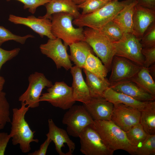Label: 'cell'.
Masks as SVG:
<instances>
[{
    "mask_svg": "<svg viewBox=\"0 0 155 155\" xmlns=\"http://www.w3.org/2000/svg\"><path fill=\"white\" fill-rule=\"evenodd\" d=\"M133 20V34L141 40L145 31L155 21V10L137 3L134 7Z\"/></svg>",
    "mask_w": 155,
    "mask_h": 155,
    "instance_id": "cell-17",
    "label": "cell"
},
{
    "mask_svg": "<svg viewBox=\"0 0 155 155\" xmlns=\"http://www.w3.org/2000/svg\"><path fill=\"white\" fill-rule=\"evenodd\" d=\"M110 87L116 92L127 95L140 101H155V96L145 91L130 80L111 83Z\"/></svg>",
    "mask_w": 155,
    "mask_h": 155,
    "instance_id": "cell-18",
    "label": "cell"
},
{
    "mask_svg": "<svg viewBox=\"0 0 155 155\" xmlns=\"http://www.w3.org/2000/svg\"><path fill=\"white\" fill-rule=\"evenodd\" d=\"M46 9V14L42 17L51 20L53 14L65 13L72 15L74 19L81 14L77 5L71 0H51L45 4Z\"/></svg>",
    "mask_w": 155,
    "mask_h": 155,
    "instance_id": "cell-21",
    "label": "cell"
},
{
    "mask_svg": "<svg viewBox=\"0 0 155 155\" xmlns=\"http://www.w3.org/2000/svg\"><path fill=\"white\" fill-rule=\"evenodd\" d=\"M34 37V36L31 34L24 36L16 35L4 27L0 26V46L5 42L10 40H13L22 44H24L28 38Z\"/></svg>",
    "mask_w": 155,
    "mask_h": 155,
    "instance_id": "cell-33",
    "label": "cell"
},
{
    "mask_svg": "<svg viewBox=\"0 0 155 155\" xmlns=\"http://www.w3.org/2000/svg\"><path fill=\"white\" fill-rule=\"evenodd\" d=\"M83 69L102 78H106L109 71L98 57L91 53L88 55Z\"/></svg>",
    "mask_w": 155,
    "mask_h": 155,
    "instance_id": "cell-26",
    "label": "cell"
},
{
    "mask_svg": "<svg viewBox=\"0 0 155 155\" xmlns=\"http://www.w3.org/2000/svg\"><path fill=\"white\" fill-rule=\"evenodd\" d=\"M137 0H114L109 2L98 10L85 15L81 14L74 19L73 24L78 27L98 29L115 17L126 5Z\"/></svg>",
    "mask_w": 155,
    "mask_h": 155,
    "instance_id": "cell-3",
    "label": "cell"
},
{
    "mask_svg": "<svg viewBox=\"0 0 155 155\" xmlns=\"http://www.w3.org/2000/svg\"><path fill=\"white\" fill-rule=\"evenodd\" d=\"M8 20L15 24L24 25L29 27L41 38L46 36L49 39L56 38L51 32V22L50 19L42 16L37 18L32 15L24 18L10 14Z\"/></svg>",
    "mask_w": 155,
    "mask_h": 155,
    "instance_id": "cell-15",
    "label": "cell"
},
{
    "mask_svg": "<svg viewBox=\"0 0 155 155\" xmlns=\"http://www.w3.org/2000/svg\"><path fill=\"white\" fill-rule=\"evenodd\" d=\"M103 97L113 104L122 103L142 111L155 104V101L142 102L122 93L116 92L110 87L104 92Z\"/></svg>",
    "mask_w": 155,
    "mask_h": 155,
    "instance_id": "cell-19",
    "label": "cell"
},
{
    "mask_svg": "<svg viewBox=\"0 0 155 155\" xmlns=\"http://www.w3.org/2000/svg\"><path fill=\"white\" fill-rule=\"evenodd\" d=\"M74 19L72 15L65 13H55L51 16V32L56 38L63 40L66 46L84 40V29L73 27Z\"/></svg>",
    "mask_w": 155,
    "mask_h": 155,
    "instance_id": "cell-4",
    "label": "cell"
},
{
    "mask_svg": "<svg viewBox=\"0 0 155 155\" xmlns=\"http://www.w3.org/2000/svg\"><path fill=\"white\" fill-rule=\"evenodd\" d=\"M29 85L25 92L19 98V101L24 102L29 108H34L39 105L40 98L42 90L53 85L42 73L35 72L28 77Z\"/></svg>",
    "mask_w": 155,
    "mask_h": 155,
    "instance_id": "cell-10",
    "label": "cell"
},
{
    "mask_svg": "<svg viewBox=\"0 0 155 155\" xmlns=\"http://www.w3.org/2000/svg\"><path fill=\"white\" fill-rule=\"evenodd\" d=\"M67 46L59 38L49 39L47 42L41 44L40 49L41 53L51 59L55 63L57 69L64 68L66 70L72 67L67 52Z\"/></svg>",
    "mask_w": 155,
    "mask_h": 155,
    "instance_id": "cell-11",
    "label": "cell"
},
{
    "mask_svg": "<svg viewBox=\"0 0 155 155\" xmlns=\"http://www.w3.org/2000/svg\"><path fill=\"white\" fill-rule=\"evenodd\" d=\"M72 1L77 5H80L86 0H71Z\"/></svg>",
    "mask_w": 155,
    "mask_h": 155,
    "instance_id": "cell-43",
    "label": "cell"
},
{
    "mask_svg": "<svg viewBox=\"0 0 155 155\" xmlns=\"http://www.w3.org/2000/svg\"><path fill=\"white\" fill-rule=\"evenodd\" d=\"M140 123L148 134H155V104L141 111Z\"/></svg>",
    "mask_w": 155,
    "mask_h": 155,
    "instance_id": "cell-27",
    "label": "cell"
},
{
    "mask_svg": "<svg viewBox=\"0 0 155 155\" xmlns=\"http://www.w3.org/2000/svg\"><path fill=\"white\" fill-rule=\"evenodd\" d=\"M9 134L7 133L0 132V155H4L10 139Z\"/></svg>",
    "mask_w": 155,
    "mask_h": 155,
    "instance_id": "cell-38",
    "label": "cell"
},
{
    "mask_svg": "<svg viewBox=\"0 0 155 155\" xmlns=\"http://www.w3.org/2000/svg\"><path fill=\"white\" fill-rule=\"evenodd\" d=\"M5 82L4 78L0 75V91L2 90Z\"/></svg>",
    "mask_w": 155,
    "mask_h": 155,
    "instance_id": "cell-42",
    "label": "cell"
},
{
    "mask_svg": "<svg viewBox=\"0 0 155 155\" xmlns=\"http://www.w3.org/2000/svg\"><path fill=\"white\" fill-rule=\"evenodd\" d=\"M45 141L41 145L39 149L34 152L28 154L29 155H45L50 143L52 142L51 140L47 136Z\"/></svg>",
    "mask_w": 155,
    "mask_h": 155,
    "instance_id": "cell-39",
    "label": "cell"
},
{
    "mask_svg": "<svg viewBox=\"0 0 155 155\" xmlns=\"http://www.w3.org/2000/svg\"><path fill=\"white\" fill-rule=\"evenodd\" d=\"M83 105L94 121L111 120L114 104L104 97H91Z\"/></svg>",
    "mask_w": 155,
    "mask_h": 155,
    "instance_id": "cell-16",
    "label": "cell"
},
{
    "mask_svg": "<svg viewBox=\"0 0 155 155\" xmlns=\"http://www.w3.org/2000/svg\"><path fill=\"white\" fill-rule=\"evenodd\" d=\"M48 122L49 132L46 135L54 143L57 152L59 155H72L75 145L67 131L58 127L52 119H49Z\"/></svg>",
    "mask_w": 155,
    "mask_h": 155,
    "instance_id": "cell-14",
    "label": "cell"
},
{
    "mask_svg": "<svg viewBox=\"0 0 155 155\" xmlns=\"http://www.w3.org/2000/svg\"><path fill=\"white\" fill-rule=\"evenodd\" d=\"M125 132L129 141L137 147L144 141L148 134L140 123L136 124Z\"/></svg>",
    "mask_w": 155,
    "mask_h": 155,
    "instance_id": "cell-29",
    "label": "cell"
},
{
    "mask_svg": "<svg viewBox=\"0 0 155 155\" xmlns=\"http://www.w3.org/2000/svg\"><path fill=\"white\" fill-rule=\"evenodd\" d=\"M141 144L140 147H138L135 155H155V134H148Z\"/></svg>",
    "mask_w": 155,
    "mask_h": 155,
    "instance_id": "cell-31",
    "label": "cell"
},
{
    "mask_svg": "<svg viewBox=\"0 0 155 155\" xmlns=\"http://www.w3.org/2000/svg\"><path fill=\"white\" fill-rule=\"evenodd\" d=\"M105 0V1H106L109 2V1H111L114 0Z\"/></svg>",
    "mask_w": 155,
    "mask_h": 155,
    "instance_id": "cell-44",
    "label": "cell"
},
{
    "mask_svg": "<svg viewBox=\"0 0 155 155\" xmlns=\"http://www.w3.org/2000/svg\"><path fill=\"white\" fill-rule=\"evenodd\" d=\"M6 93L0 91V130L3 129L8 123L11 122L10 106Z\"/></svg>",
    "mask_w": 155,
    "mask_h": 155,
    "instance_id": "cell-30",
    "label": "cell"
},
{
    "mask_svg": "<svg viewBox=\"0 0 155 155\" xmlns=\"http://www.w3.org/2000/svg\"><path fill=\"white\" fill-rule=\"evenodd\" d=\"M86 75V82L91 97H103L104 91L111 83L106 78H102L84 69Z\"/></svg>",
    "mask_w": 155,
    "mask_h": 155,
    "instance_id": "cell-22",
    "label": "cell"
},
{
    "mask_svg": "<svg viewBox=\"0 0 155 155\" xmlns=\"http://www.w3.org/2000/svg\"><path fill=\"white\" fill-rule=\"evenodd\" d=\"M142 48L155 46V21L153 22L144 32L140 40Z\"/></svg>",
    "mask_w": 155,
    "mask_h": 155,
    "instance_id": "cell-34",
    "label": "cell"
},
{
    "mask_svg": "<svg viewBox=\"0 0 155 155\" xmlns=\"http://www.w3.org/2000/svg\"><path fill=\"white\" fill-rule=\"evenodd\" d=\"M115 55L127 59L143 66L144 59L142 54L140 40L132 33H124L121 39L113 43Z\"/></svg>",
    "mask_w": 155,
    "mask_h": 155,
    "instance_id": "cell-8",
    "label": "cell"
},
{
    "mask_svg": "<svg viewBox=\"0 0 155 155\" xmlns=\"http://www.w3.org/2000/svg\"><path fill=\"white\" fill-rule=\"evenodd\" d=\"M108 2L104 0H86L77 6L79 9H82L81 14L85 15L95 12Z\"/></svg>",
    "mask_w": 155,
    "mask_h": 155,
    "instance_id": "cell-32",
    "label": "cell"
},
{
    "mask_svg": "<svg viewBox=\"0 0 155 155\" xmlns=\"http://www.w3.org/2000/svg\"><path fill=\"white\" fill-rule=\"evenodd\" d=\"M40 96V102L46 101L64 110L68 109L75 103L72 87L63 82H56Z\"/></svg>",
    "mask_w": 155,
    "mask_h": 155,
    "instance_id": "cell-9",
    "label": "cell"
},
{
    "mask_svg": "<svg viewBox=\"0 0 155 155\" xmlns=\"http://www.w3.org/2000/svg\"><path fill=\"white\" fill-rule=\"evenodd\" d=\"M20 50V49L18 48L7 51L0 47V71L2 65L7 61L16 56Z\"/></svg>",
    "mask_w": 155,
    "mask_h": 155,
    "instance_id": "cell-37",
    "label": "cell"
},
{
    "mask_svg": "<svg viewBox=\"0 0 155 155\" xmlns=\"http://www.w3.org/2000/svg\"><path fill=\"white\" fill-rule=\"evenodd\" d=\"M98 29L113 43L120 40L124 33L119 26L112 20Z\"/></svg>",
    "mask_w": 155,
    "mask_h": 155,
    "instance_id": "cell-28",
    "label": "cell"
},
{
    "mask_svg": "<svg viewBox=\"0 0 155 155\" xmlns=\"http://www.w3.org/2000/svg\"><path fill=\"white\" fill-rule=\"evenodd\" d=\"M137 4L155 10V0H137Z\"/></svg>",
    "mask_w": 155,
    "mask_h": 155,
    "instance_id": "cell-40",
    "label": "cell"
},
{
    "mask_svg": "<svg viewBox=\"0 0 155 155\" xmlns=\"http://www.w3.org/2000/svg\"><path fill=\"white\" fill-rule=\"evenodd\" d=\"M70 72L73 77L72 86L73 97L76 101L83 103L88 101L91 98L89 89L84 81L82 69L75 65L72 67Z\"/></svg>",
    "mask_w": 155,
    "mask_h": 155,
    "instance_id": "cell-20",
    "label": "cell"
},
{
    "mask_svg": "<svg viewBox=\"0 0 155 155\" xmlns=\"http://www.w3.org/2000/svg\"><path fill=\"white\" fill-rule=\"evenodd\" d=\"M9 1L10 0H6ZM20 1L24 4V9H28L29 11L32 14H34L38 7L49 2L51 0H16Z\"/></svg>",
    "mask_w": 155,
    "mask_h": 155,
    "instance_id": "cell-35",
    "label": "cell"
},
{
    "mask_svg": "<svg viewBox=\"0 0 155 155\" xmlns=\"http://www.w3.org/2000/svg\"><path fill=\"white\" fill-rule=\"evenodd\" d=\"M69 46L70 48L69 58L75 65L83 68L86 59L90 53H93V50L86 42L80 41L73 43Z\"/></svg>",
    "mask_w": 155,
    "mask_h": 155,
    "instance_id": "cell-23",
    "label": "cell"
},
{
    "mask_svg": "<svg viewBox=\"0 0 155 155\" xmlns=\"http://www.w3.org/2000/svg\"><path fill=\"white\" fill-rule=\"evenodd\" d=\"M84 41L87 43L109 71L115 55L113 43L98 29L86 27L84 30Z\"/></svg>",
    "mask_w": 155,
    "mask_h": 155,
    "instance_id": "cell-5",
    "label": "cell"
},
{
    "mask_svg": "<svg viewBox=\"0 0 155 155\" xmlns=\"http://www.w3.org/2000/svg\"><path fill=\"white\" fill-rule=\"evenodd\" d=\"M113 104L111 121L123 131L140 123L141 111L122 103Z\"/></svg>",
    "mask_w": 155,
    "mask_h": 155,
    "instance_id": "cell-13",
    "label": "cell"
},
{
    "mask_svg": "<svg viewBox=\"0 0 155 155\" xmlns=\"http://www.w3.org/2000/svg\"><path fill=\"white\" fill-rule=\"evenodd\" d=\"M137 1H133L126 5L112 20L124 33H133V15Z\"/></svg>",
    "mask_w": 155,
    "mask_h": 155,
    "instance_id": "cell-24",
    "label": "cell"
},
{
    "mask_svg": "<svg viewBox=\"0 0 155 155\" xmlns=\"http://www.w3.org/2000/svg\"><path fill=\"white\" fill-rule=\"evenodd\" d=\"M130 80L146 92L155 96V82L147 68L142 66Z\"/></svg>",
    "mask_w": 155,
    "mask_h": 155,
    "instance_id": "cell-25",
    "label": "cell"
},
{
    "mask_svg": "<svg viewBox=\"0 0 155 155\" xmlns=\"http://www.w3.org/2000/svg\"><path fill=\"white\" fill-rule=\"evenodd\" d=\"M93 126L106 145L114 151L118 150L135 155L138 147L133 145L127 138L125 132L110 121H94Z\"/></svg>",
    "mask_w": 155,
    "mask_h": 155,
    "instance_id": "cell-2",
    "label": "cell"
},
{
    "mask_svg": "<svg viewBox=\"0 0 155 155\" xmlns=\"http://www.w3.org/2000/svg\"><path fill=\"white\" fill-rule=\"evenodd\" d=\"M142 53L144 59L143 66L148 68L155 63V46L143 48Z\"/></svg>",
    "mask_w": 155,
    "mask_h": 155,
    "instance_id": "cell-36",
    "label": "cell"
},
{
    "mask_svg": "<svg viewBox=\"0 0 155 155\" xmlns=\"http://www.w3.org/2000/svg\"><path fill=\"white\" fill-rule=\"evenodd\" d=\"M20 108L12 109L11 127L9 134L13 145L19 144L22 152H29L31 149L30 143H38L39 140L34 138L35 131H33L25 119V116L30 108L25 102H21Z\"/></svg>",
    "mask_w": 155,
    "mask_h": 155,
    "instance_id": "cell-1",
    "label": "cell"
},
{
    "mask_svg": "<svg viewBox=\"0 0 155 155\" xmlns=\"http://www.w3.org/2000/svg\"><path fill=\"white\" fill-rule=\"evenodd\" d=\"M149 72L152 78L154 79L155 77V64L154 63L148 68Z\"/></svg>",
    "mask_w": 155,
    "mask_h": 155,
    "instance_id": "cell-41",
    "label": "cell"
},
{
    "mask_svg": "<svg viewBox=\"0 0 155 155\" xmlns=\"http://www.w3.org/2000/svg\"><path fill=\"white\" fill-rule=\"evenodd\" d=\"M142 67L127 59L115 55L112 62L111 72L108 81L111 84L130 80Z\"/></svg>",
    "mask_w": 155,
    "mask_h": 155,
    "instance_id": "cell-12",
    "label": "cell"
},
{
    "mask_svg": "<svg viewBox=\"0 0 155 155\" xmlns=\"http://www.w3.org/2000/svg\"><path fill=\"white\" fill-rule=\"evenodd\" d=\"M93 124L86 127L79 137L81 152L85 155H113L114 151L106 145Z\"/></svg>",
    "mask_w": 155,
    "mask_h": 155,
    "instance_id": "cell-7",
    "label": "cell"
},
{
    "mask_svg": "<svg viewBox=\"0 0 155 155\" xmlns=\"http://www.w3.org/2000/svg\"><path fill=\"white\" fill-rule=\"evenodd\" d=\"M67 126L69 135L79 137L87 126L94 123V120L83 105H73L64 114L62 120Z\"/></svg>",
    "mask_w": 155,
    "mask_h": 155,
    "instance_id": "cell-6",
    "label": "cell"
}]
</instances>
